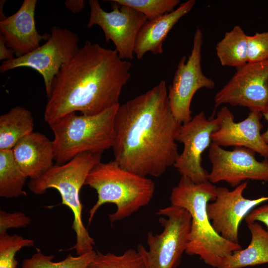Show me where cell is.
<instances>
[{"mask_svg":"<svg viewBox=\"0 0 268 268\" xmlns=\"http://www.w3.org/2000/svg\"><path fill=\"white\" fill-rule=\"evenodd\" d=\"M182 124L174 117L166 83L119 106L115 119L114 160L138 175L158 177L179 153L176 137Z\"/></svg>","mask_w":268,"mask_h":268,"instance_id":"1","label":"cell"},{"mask_svg":"<svg viewBox=\"0 0 268 268\" xmlns=\"http://www.w3.org/2000/svg\"><path fill=\"white\" fill-rule=\"evenodd\" d=\"M131 67L116 50L86 41L55 77L45 121L49 125L76 112L96 115L119 105L122 89L131 78Z\"/></svg>","mask_w":268,"mask_h":268,"instance_id":"2","label":"cell"},{"mask_svg":"<svg viewBox=\"0 0 268 268\" xmlns=\"http://www.w3.org/2000/svg\"><path fill=\"white\" fill-rule=\"evenodd\" d=\"M216 187L209 181L196 183L181 176L170 196L171 205L186 209L191 216V225L185 253L199 256L205 264L217 268L221 259L242 249L239 243L223 238L213 228L207 212V205L215 200Z\"/></svg>","mask_w":268,"mask_h":268,"instance_id":"3","label":"cell"},{"mask_svg":"<svg viewBox=\"0 0 268 268\" xmlns=\"http://www.w3.org/2000/svg\"><path fill=\"white\" fill-rule=\"evenodd\" d=\"M84 185L94 189L97 194V200L88 212V225L104 204L116 206L115 211L108 215L113 223L148 204L155 192L151 179L123 168L114 160L97 164L88 174Z\"/></svg>","mask_w":268,"mask_h":268,"instance_id":"4","label":"cell"},{"mask_svg":"<svg viewBox=\"0 0 268 268\" xmlns=\"http://www.w3.org/2000/svg\"><path fill=\"white\" fill-rule=\"evenodd\" d=\"M101 154L79 153L64 164L54 165L39 178L28 183L29 189L35 195H42L49 189L59 192L61 204L67 206L73 214L72 228L76 235V243L68 250H75L77 256L93 250L95 245L94 239L83 223L79 192L90 171L101 162Z\"/></svg>","mask_w":268,"mask_h":268,"instance_id":"5","label":"cell"},{"mask_svg":"<svg viewBox=\"0 0 268 268\" xmlns=\"http://www.w3.org/2000/svg\"><path fill=\"white\" fill-rule=\"evenodd\" d=\"M119 105L93 115L69 113L49 124L53 132L54 160L64 164L86 152L102 154L112 148Z\"/></svg>","mask_w":268,"mask_h":268,"instance_id":"6","label":"cell"},{"mask_svg":"<svg viewBox=\"0 0 268 268\" xmlns=\"http://www.w3.org/2000/svg\"><path fill=\"white\" fill-rule=\"evenodd\" d=\"M162 231L156 234L149 232L147 249L139 244L147 268H174L178 266L188 243L191 216L185 209L170 205L158 210Z\"/></svg>","mask_w":268,"mask_h":268,"instance_id":"7","label":"cell"},{"mask_svg":"<svg viewBox=\"0 0 268 268\" xmlns=\"http://www.w3.org/2000/svg\"><path fill=\"white\" fill-rule=\"evenodd\" d=\"M79 38L73 31L53 26L46 42L32 51L2 62L1 73L20 67L31 68L43 77L47 98L51 93L53 80L62 67L79 49Z\"/></svg>","mask_w":268,"mask_h":268,"instance_id":"8","label":"cell"},{"mask_svg":"<svg viewBox=\"0 0 268 268\" xmlns=\"http://www.w3.org/2000/svg\"><path fill=\"white\" fill-rule=\"evenodd\" d=\"M203 42L202 30L198 28L194 33L193 47L188 59L183 56L169 86L168 97L175 118L184 124L192 118L191 105L197 91L201 88L213 89L214 81L205 76L201 68V50Z\"/></svg>","mask_w":268,"mask_h":268,"instance_id":"9","label":"cell"},{"mask_svg":"<svg viewBox=\"0 0 268 268\" xmlns=\"http://www.w3.org/2000/svg\"><path fill=\"white\" fill-rule=\"evenodd\" d=\"M111 1L112 11L102 9L97 0H90V14L87 27L94 25L102 29L107 42L114 44L120 58L132 60L138 33L148 20L141 13L127 5Z\"/></svg>","mask_w":268,"mask_h":268,"instance_id":"10","label":"cell"},{"mask_svg":"<svg viewBox=\"0 0 268 268\" xmlns=\"http://www.w3.org/2000/svg\"><path fill=\"white\" fill-rule=\"evenodd\" d=\"M215 108L227 104L264 113L268 108V60L237 69L215 95Z\"/></svg>","mask_w":268,"mask_h":268,"instance_id":"11","label":"cell"},{"mask_svg":"<svg viewBox=\"0 0 268 268\" xmlns=\"http://www.w3.org/2000/svg\"><path fill=\"white\" fill-rule=\"evenodd\" d=\"M218 127L216 118L207 119L202 111L181 125L176 140L184 148L173 165L181 176L196 183L208 181L209 173L201 164L202 154L210 146L211 135Z\"/></svg>","mask_w":268,"mask_h":268,"instance_id":"12","label":"cell"},{"mask_svg":"<svg viewBox=\"0 0 268 268\" xmlns=\"http://www.w3.org/2000/svg\"><path fill=\"white\" fill-rule=\"evenodd\" d=\"M208 156L212 165L208 181L212 184L224 181L236 187L247 180L268 181V159L258 161L250 149L227 150L212 142Z\"/></svg>","mask_w":268,"mask_h":268,"instance_id":"13","label":"cell"},{"mask_svg":"<svg viewBox=\"0 0 268 268\" xmlns=\"http://www.w3.org/2000/svg\"><path fill=\"white\" fill-rule=\"evenodd\" d=\"M248 182H244L230 191L223 187H216L214 201L207 205V212L213 228L223 238L239 243V227L248 213L268 197L248 199L243 196Z\"/></svg>","mask_w":268,"mask_h":268,"instance_id":"14","label":"cell"},{"mask_svg":"<svg viewBox=\"0 0 268 268\" xmlns=\"http://www.w3.org/2000/svg\"><path fill=\"white\" fill-rule=\"evenodd\" d=\"M263 117L261 112L250 111L246 119L236 123L231 111L223 106L216 117L219 127L211 135L212 142L221 147L247 148L268 159V144L261 133Z\"/></svg>","mask_w":268,"mask_h":268,"instance_id":"15","label":"cell"},{"mask_svg":"<svg viewBox=\"0 0 268 268\" xmlns=\"http://www.w3.org/2000/svg\"><path fill=\"white\" fill-rule=\"evenodd\" d=\"M36 0H24L16 12L0 21V34L16 57L35 50L42 40H47L50 37V34L41 35L36 29Z\"/></svg>","mask_w":268,"mask_h":268,"instance_id":"16","label":"cell"},{"mask_svg":"<svg viewBox=\"0 0 268 268\" xmlns=\"http://www.w3.org/2000/svg\"><path fill=\"white\" fill-rule=\"evenodd\" d=\"M14 159L30 180L39 178L53 165V141L39 132H32L19 140L12 149Z\"/></svg>","mask_w":268,"mask_h":268,"instance_id":"17","label":"cell"},{"mask_svg":"<svg viewBox=\"0 0 268 268\" xmlns=\"http://www.w3.org/2000/svg\"><path fill=\"white\" fill-rule=\"evenodd\" d=\"M195 0L182 3L173 11L152 20H147L140 28L135 42L134 53L138 60L147 52L155 55L163 53V43L178 21L195 5Z\"/></svg>","mask_w":268,"mask_h":268,"instance_id":"18","label":"cell"},{"mask_svg":"<svg viewBox=\"0 0 268 268\" xmlns=\"http://www.w3.org/2000/svg\"><path fill=\"white\" fill-rule=\"evenodd\" d=\"M251 240L245 249L221 260L217 268H243L268 263V232L258 222L247 224Z\"/></svg>","mask_w":268,"mask_h":268,"instance_id":"19","label":"cell"},{"mask_svg":"<svg viewBox=\"0 0 268 268\" xmlns=\"http://www.w3.org/2000/svg\"><path fill=\"white\" fill-rule=\"evenodd\" d=\"M34 118L28 109L16 106L0 116V150H11L21 138L33 132Z\"/></svg>","mask_w":268,"mask_h":268,"instance_id":"20","label":"cell"},{"mask_svg":"<svg viewBox=\"0 0 268 268\" xmlns=\"http://www.w3.org/2000/svg\"><path fill=\"white\" fill-rule=\"evenodd\" d=\"M248 37L239 25L226 32L216 44V55L223 66L239 68L248 63Z\"/></svg>","mask_w":268,"mask_h":268,"instance_id":"21","label":"cell"},{"mask_svg":"<svg viewBox=\"0 0 268 268\" xmlns=\"http://www.w3.org/2000/svg\"><path fill=\"white\" fill-rule=\"evenodd\" d=\"M27 178L16 163L12 149L0 150V197L26 196L23 188Z\"/></svg>","mask_w":268,"mask_h":268,"instance_id":"22","label":"cell"},{"mask_svg":"<svg viewBox=\"0 0 268 268\" xmlns=\"http://www.w3.org/2000/svg\"><path fill=\"white\" fill-rule=\"evenodd\" d=\"M96 254L94 250L77 257L69 254L63 260L55 262L53 255H45L37 249L30 258L23 260L21 268H89Z\"/></svg>","mask_w":268,"mask_h":268,"instance_id":"23","label":"cell"},{"mask_svg":"<svg viewBox=\"0 0 268 268\" xmlns=\"http://www.w3.org/2000/svg\"><path fill=\"white\" fill-rule=\"evenodd\" d=\"M89 268H147L144 258L137 249H130L121 255L96 252Z\"/></svg>","mask_w":268,"mask_h":268,"instance_id":"24","label":"cell"},{"mask_svg":"<svg viewBox=\"0 0 268 268\" xmlns=\"http://www.w3.org/2000/svg\"><path fill=\"white\" fill-rule=\"evenodd\" d=\"M33 240L25 239L17 234H0V268H16L18 262L15 259L17 252L24 247H34Z\"/></svg>","mask_w":268,"mask_h":268,"instance_id":"25","label":"cell"},{"mask_svg":"<svg viewBox=\"0 0 268 268\" xmlns=\"http://www.w3.org/2000/svg\"><path fill=\"white\" fill-rule=\"evenodd\" d=\"M141 13L148 20H152L175 10L179 0H113Z\"/></svg>","mask_w":268,"mask_h":268,"instance_id":"26","label":"cell"},{"mask_svg":"<svg viewBox=\"0 0 268 268\" xmlns=\"http://www.w3.org/2000/svg\"><path fill=\"white\" fill-rule=\"evenodd\" d=\"M268 60V31L257 32L248 37V63Z\"/></svg>","mask_w":268,"mask_h":268,"instance_id":"27","label":"cell"},{"mask_svg":"<svg viewBox=\"0 0 268 268\" xmlns=\"http://www.w3.org/2000/svg\"><path fill=\"white\" fill-rule=\"evenodd\" d=\"M31 219L21 211L9 213L0 210V234L7 232L9 228H21L27 226Z\"/></svg>","mask_w":268,"mask_h":268,"instance_id":"28","label":"cell"},{"mask_svg":"<svg viewBox=\"0 0 268 268\" xmlns=\"http://www.w3.org/2000/svg\"><path fill=\"white\" fill-rule=\"evenodd\" d=\"M244 219L247 224L255 222L263 223L267 226L268 232V203L254 208Z\"/></svg>","mask_w":268,"mask_h":268,"instance_id":"29","label":"cell"},{"mask_svg":"<svg viewBox=\"0 0 268 268\" xmlns=\"http://www.w3.org/2000/svg\"><path fill=\"white\" fill-rule=\"evenodd\" d=\"M14 51L9 48L3 36L0 34V60L4 61L11 60L14 57Z\"/></svg>","mask_w":268,"mask_h":268,"instance_id":"30","label":"cell"},{"mask_svg":"<svg viewBox=\"0 0 268 268\" xmlns=\"http://www.w3.org/2000/svg\"><path fill=\"white\" fill-rule=\"evenodd\" d=\"M65 3L66 7L73 13L79 12L85 6L83 0H67Z\"/></svg>","mask_w":268,"mask_h":268,"instance_id":"31","label":"cell"},{"mask_svg":"<svg viewBox=\"0 0 268 268\" xmlns=\"http://www.w3.org/2000/svg\"><path fill=\"white\" fill-rule=\"evenodd\" d=\"M263 117L268 121V109L262 113ZM262 136L264 140L268 144V127L266 131L264 132L262 134Z\"/></svg>","mask_w":268,"mask_h":268,"instance_id":"32","label":"cell"}]
</instances>
